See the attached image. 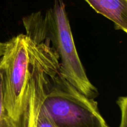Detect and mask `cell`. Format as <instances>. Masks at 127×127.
Masks as SVG:
<instances>
[{"label":"cell","instance_id":"1","mask_svg":"<svg viewBox=\"0 0 127 127\" xmlns=\"http://www.w3.org/2000/svg\"><path fill=\"white\" fill-rule=\"evenodd\" d=\"M28 36L36 41L48 40L59 59V72L73 87L90 98L99 95L90 82L80 61L63 0H54V5L43 17L40 12L23 19Z\"/></svg>","mask_w":127,"mask_h":127},{"label":"cell","instance_id":"2","mask_svg":"<svg viewBox=\"0 0 127 127\" xmlns=\"http://www.w3.org/2000/svg\"><path fill=\"white\" fill-rule=\"evenodd\" d=\"M37 42L21 34L4 43L0 59L5 110L19 127H25L29 79Z\"/></svg>","mask_w":127,"mask_h":127},{"label":"cell","instance_id":"3","mask_svg":"<svg viewBox=\"0 0 127 127\" xmlns=\"http://www.w3.org/2000/svg\"><path fill=\"white\" fill-rule=\"evenodd\" d=\"M41 106L58 127H104L107 124L97 102L64 79L59 67L49 75Z\"/></svg>","mask_w":127,"mask_h":127},{"label":"cell","instance_id":"4","mask_svg":"<svg viewBox=\"0 0 127 127\" xmlns=\"http://www.w3.org/2000/svg\"><path fill=\"white\" fill-rule=\"evenodd\" d=\"M94 11L127 34V0H84Z\"/></svg>","mask_w":127,"mask_h":127},{"label":"cell","instance_id":"5","mask_svg":"<svg viewBox=\"0 0 127 127\" xmlns=\"http://www.w3.org/2000/svg\"><path fill=\"white\" fill-rule=\"evenodd\" d=\"M0 127H19L5 110L3 102L2 75L0 69Z\"/></svg>","mask_w":127,"mask_h":127},{"label":"cell","instance_id":"6","mask_svg":"<svg viewBox=\"0 0 127 127\" xmlns=\"http://www.w3.org/2000/svg\"><path fill=\"white\" fill-rule=\"evenodd\" d=\"M41 104L38 107L36 115L35 123V127H58L48 117L46 112L43 110Z\"/></svg>","mask_w":127,"mask_h":127},{"label":"cell","instance_id":"7","mask_svg":"<svg viewBox=\"0 0 127 127\" xmlns=\"http://www.w3.org/2000/svg\"><path fill=\"white\" fill-rule=\"evenodd\" d=\"M117 103L122 114L120 127H127V97H120Z\"/></svg>","mask_w":127,"mask_h":127},{"label":"cell","instance_id":"8","mask_svg":"<svg viewBox=\"0 0 127 127\" xmlns=\"http://www.w3.org/2000/svg\"><path fill=\"white\" fill-rule=\"evenodd\" d=\"M35 116H32L29 119L28 122H27V127H35Z\"/></svg>","mask_w":127,"mask_h":127},{"label":"cell","instance_id":"9","mask_svg":"<svg viewBox=\"0 0 127 127\" xmlns=\"http://www.w3.org/2000/svg\"><path fill=\"white\" fill-rule=\"evenodd\" d=\"M3 50H4V44L0 42V59L1 58L2 53H3Z\"/></svg>","mask_w":127,"mask_h":127},{"label":"cell","instance_id":"10","mask_svg":"<svg viewBox=\"0 0 127 127\" xmlns=\"http://www.w3.org/2000/svg\"><path fill=\"white\" fill-rule=\"evenodd\" d=\"M104 127H109V126H108V125H107V124H106V125H105V126H104Z\"/></svg>","mask_w":127,"mask_h":127}]
</instances>
